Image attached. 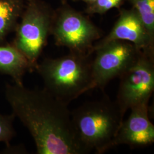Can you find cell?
Listing matches in <instances>:
<instances>
[{
    "label": "cell",
    "mask_w": 154,
    "mask_h": 154,
    "mask_svg": "<svg viewBox=\"0 0 154 154\" xmlns=\"http://www.w3.org/2000/svg\"><path fill=\"white\" fill-rule=\"evenodd\" d=\"M6 100L12 114L28 128L38 154H87L74 131L68 105L44 88L8 84Z\"/></svg>",
    "instance_id": "cell-1"
},
{
    "label": "cell",
    "mask_w": 154,
    "mask_h": 154,
    "mask_svg": "<svg viewBox=\"0 0 154 154\" xmlns=\"http://www.w3.org/2000/svg\"><path fill=\"white\" fill-rule=\"evenodd\" d=\"M123 117L116 101L106 97L87 102L72 112L76 136L87 153L103 154L114 147Z\"/></svg>",
    "instance_id": "cell-2"
},
{
    "label": "cell",
    "mask_w": 154,
    "mask_h": 154,
    "mask_svg": "<svg viewBox=\"0 0 154 154\" xmlns=\"http://www.w3.org/2000/svg\"><path fill=\"white\" fill-rule=\"evenodd\" d=\"M90 54L70 51L57 58H45L35 70L44 83V88L69 105L83 94L93 89L92 60Z\"/></svg>",
    "instance_id": "cell-3"
},
{
    "label": "cell",
    "mask_w": 154,
    "mask_h": 154,
    "mask_svg": "<svg viewBox=\"0 0 154 154\" xmlns=\"http://www.w3.org/2000/svg\"><path fill=\"white\" fill-rule=\"evenodd\" d=\"M53 13L42 0H26L15 29L12 44L26 58L33 70L50 34Z\"/></svg>",
    "instance_id": "cell-4"
},
{
    "label": "cell",
    "mask_w": 154,
    "mask_h": 154,
    "mask_svg": "<svg viewBox=\"0 0 154 154\" xmlns=\"http://www.w3.org/2000/svg\"><path fill=\"white\" fill-rule=\"evenodd\" d=\"M50 34L55 44L70 51L92 54L94 43L101 37V32L87 17L67 5L54 11Z\"/></svg>",
    "instance_id": "cell-5"
},
{
    "label": "cell",
    "mask_w": 154,
    "mask_h": 154,
    "mask_svg": "<svg viewBox=\"0 0 154 154\" xmlns=\"http://www.w3.org/2000/svg\"><path fill=\"white\" fill-rule=\"evenodd\" d=\"M119 78L116 102L125 116L133 107L149 103L154 90V55L142 52Z\"/></svg>",
    "instance_id": "cell-6"
},
{
    "label": "cell",
    "mask_w": 154,
    "mask_h": 154,
    "mask_svg": "<svg viewBox=\"0 0 154 154\" xmlns=\"http://www.w3.org/2000/svg\"><path fill=\"white\" fill-rule=\"evenodd\" d=\"M92 60L93 88H105L111 80L119 77L136 62L142 52L134 45L113 41L95 50Z\"/></svg>",
    "instance_id": "cell-7"
},
{
    "label": "cell",
    "mask_w": 154,
    "mask_h": 154,
    "mask_svg": "<svg viewBox=\"0 0 154 154\" xmlns=\"http://www.w3.org/2000/svg\"><path fill=\"white\" fill-rule=\"evenodd\" d=\"M113 41H123L134 45L138 50L154 55V42L149 37L136 11L123 9L109 34L95 43L94 51Z\"/></svg>",
    "instance_id": "cell-8"
},
{
    "label": "cell",
    "mask_w": 154,
    "mask_h": 154,
    "mask_svg": "<svg viewBox=\"0 0 154 154\" xmlns=\"http://www.w3.org/2000/svg\"><path fill=\"white\" fill-rule=\"evenodd\" d=\"M130 110L129 117L123 121L117 133L114 147L121 144L144 147L153 144L154 126L149 118V103L136 106Z\"/></svg>",
    "instance_id": "cell-9"
},
{
    "label": "cell",
    "mask_w": 154,
    "mask_h": 154,
    "mask_svg": "<svg viewBox=\"0 0 154 154\" xmlns=\"http://www.w3.org/2000/svg\"><path fill=\"white\" fill-rule=\"evenodd\" d=\"M32 70L26 58L13 45L0 44V72L10 76L14 83L22 84L26 72Z\"/></svg>",
    "instance_id": "cell-10"
},
{
    "label": "cell",
    "mask_w": 154,
    "mask_h": 154,
    "mask_svg": "<svg viewBox=\"0 0 154 154\" xmlns=\"http://www.w3.org/2000/svg\"><path fill=\"white\" fill-rule=\"evenodd\" d=\"M25 2L26 0H0V44L15 31Z\"/></svg>",
    "instance_id": "cell-11"
},
{
    "label": "cell",
    "mask_w": 154,
    "mask_h": 154,
    "mask_svg": "<svg viewBox=\"0 0 154 154\" xmlns=\"http://www.w3.org/2000/svg\"><path fill=\"white\" fill-rule=\"evenodd\" d=\"M151 39L154 42V0H130Z\"/></svg>",
    "instance_id": "cell-12"
},
{
    "label": "cell",
    "mask_w": 154,
    "mask_h": 154,
    "mask_svg": "<svg viewBox=\"0 0 154 154\" xmlns=\"http://www.w3.org/2000/svg\"><path fill=\"white\" fill-rule=\"evenodd\" d=\"M16 117L11 113V115L0 114V142L10 146L12 139L16 135L13 126V121Z\"/></svg>",
    "instance_id": "cell-13"
},
{
    "label": "cell",
    "mask_w": 154,
    "mask_h": 154,
    "mask_svg": "<svg viewBox=\"0 0 154 154\" xmlns=\"http://www.w3.org/2000/svg\"><path fill=\"white\" fill-rule=\"evenodd\" d=\"M125 0H96L91 4L88 5L86 9L87 13L90 14H103L110 9L119 8Z\"/></svg>",
    "instance_id": "cell-14"
},
{
    "label": "cell",
    "mask_w": 154,
    "mask_h": 154,
    "mask_svg": "<svg viewBox=\"0 0 154 154\" xmlns=\"http://www.w3.org/2000/svg\"><path fill=\"white\" fill-rule=\"evenodd\" d=\"M78 1H82L83 2L87 3L88 5H90L93 4L96 0H78Z\"/></svg>",
    "instance_id": "cell-15"
},
{
    "label": "cell",
    "mask_w": 154,
    "mask_h": 154,
    "mask_svg": "<svg viewBox=\"0 0 154 154\" xmlns=\"http://www.w3.org/2000/svg\"><path fill=\"white\" fill-rule=\"evenodd\" d=\"M59 1L61 2L62 5L67 4V0H59Z\"/></svg>",
    "instance_id": "cell-16"
}]
</instances>
